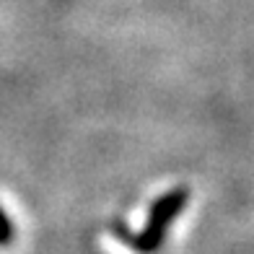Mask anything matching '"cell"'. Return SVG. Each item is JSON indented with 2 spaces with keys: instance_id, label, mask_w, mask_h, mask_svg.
I'll return each instance as SVG.
<instances>
[]
</instances>
